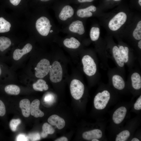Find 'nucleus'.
<instances>
[{
  "instance_id": "412c9836",
  "label": "nucleus",
  "mask_w": 141,
  "mask_h": 141,
  "mask_svg": "<svg viewBox=\"0 0 141 141\" xmlns=\"http://www.w3.org/2000/svg\"><path fill=\"white\" fill-rule=\"evenodd\" d=\"M131 80L133 87L135 89L138 90L141 88V77L137 73H134L132 75Z\"/></svg>"
},
{
  "instance_id": "2eb2a0df",
  "label": "nucleus",
  "mask_w": 141,
  "mask_h": 141,
  "mask_svg": "<svg viewBox=\"0 0 141 141\" xmlns=\"http://www.w3.org/2000/svg\"><path fill=\"white\" fill-rule=\"evenodd\" d=\"M96 10L95 6L91 5L85 8L78 10L76 11V14L77 16L80 18L89 17L92 16L91 12H95Z\"/></svg>"
},
{
  "instance_id": "ea45409f",
  "label": "nucleus",
  "mask_w": 141,
  "mask_h": 141,
  "mask_svg": "<svg viewBox=\"0 0 141 141\" xmlns=\"http://www.w3.org/2000/svg\"><path fill=\"white\" fill-rule=\"evenodd\" d=\"M131 141H139L140 140L138 138H133L132 139Z\"/></svg>"
},
{
  "instance_id": "f03ea898",
  "label": "nucleus",
  "mask_w": 141,
  "mask_h": 141,
  "mask_svg": "<svg viewBox=\"0 0 141 141\" xmlns=\"http://www.w3.org/2000/svg\"><path fill=\"white\" fill-rule=\"evenodd\" d=\"M110 98L109 92L107 90L98 93L95 96L94 104L95 108L98 110L104 109L106 107Z\"/></svg>"
},
{
  "instance_id": "a18cd8bd",
  "label": "nucleus",
  "mask_w": 141,
  "mask_h": 141,
  "mask_svg": "<svg viewBox=\"0 0 141 141\" xmlns=\"http://www.w3.org/2000/svg\"><path fill=\"white\" fill-rule=\"evenodd\" d=\"M114 1H119L121 0H114Z\"/></svg>"
},
{
  "instance_id": "79ce46f5",
  "label": "nucleus",
  "mask_w": 141,
  "mask_h": 141,
  "mask_svg": "<svg viewBox=\"0 0 141 141\" xmlns=\"http://www.w3.org/2000/svg\"><path fill=\"white\" fill-rule=\"evenodd\" d=\"M138 3L139 5L141 6V0H139Z\"/></svg>"
},
{
  "instance_id": "c85d7f7f",
  "label": "nucleus",
  "mask_w": 141,
  "mask_h": 141,
  "mask_svg": "<svg viewBox=\"0 0 141 141\" xmlns=\"http://www.w3.org/2000/svg\"><path fill=\"white\" fill-rule=\"evenodd\" d=\"M133 35L135 39L137 40L141 39V21L138 23L136 27L133 31Z\"/></svg>"
},
{
  "instance_id": "6e6552de",
  "label": "nucleus",
  "mask_w": 141,
  "mask_h": 141,
  "mask_svg": "<svg viewBox=\"0 0 141 141\" xmlns=\"http://www.w3.org/2000/svg\"><path fill=\"white\" fill-rule=\"evenodd\" d=\"M74 11L73 8L68 5L63 7L58 13V18L62 21H65L72 17L74 14Z\"/></svg>"
},
{
  "instance_id": "c9c22d12",
  "label": "nucleus",
  "mask_w": 141,
  "mask_h": 141,
  "mask_svg": "<svg viewBox=\"0 0 141 141\" xmlns=\"http://www.w3.org/2000/svg\"><path fill=\"white\" fill-rule=\"evenodd\" d=\"M68 140V139L65 137H61L55 140V141H67Z\"/></svg>"
},
{
  "instance_id": "f8f14e48",
  "label": "nucleus",
  "mask_w": 141,
  "mask_h": 141,
  "mask_svg": "<svg viewBox=\"0 0 141 141\" xmlns=\"http://www.w3.org/2000/svg\"><path fill=\"white\" fill-rule=\"evenodd\" d=\"M48 121L51 125L56 126L59 129L63 128L65 125L64 119L56 115L51 116L48 118Z\"/></svg>"
},
{
  "instance_id": "a211bd4d",
  "label": "nucleus",
  "mask_w": 141,
  "mask_h": 141,
  "mask_svg": "<svg viewBox=\"0 0 141 141\" xmlns=\"http://www.w3.org/2000/svg\"><path fill=\"white\" fill-rule=\"evenodd\" d=\"M112 81L114 86L119 90H122L125 87V84L123 79L120 76L115 75L112 78Z\"/></svg>"
},
{
  "instance_id": "2f4dec72",
  "label": "nucleus",
  "mask_w": 141,
  "mask_h": 141,
  "mask_svg": "<svg viewBox=\"0 0 141 141\" xmlns=\"http://www.w3.org/2000/svg\"><path fill=\"white\" fill-rule=\"evenodd\" d=\"M5 113L6 109L4 104L2 101L0 100V116H4Z\"/></svg>"
},
{
  "instance_id": "a878e982",
  "label": "nucleus",
  "mask_w": 141,
  "mask_h": 141,
  "mask_svg": "<svg viewBox=\"0 0 141 141\" xmlns=\"http://www.w3.org/2000/svg\"><path fill=\"white\" fill-rule=\"evenodd\" d=\"M100 34L99 28L97 27H92L91 28L90 36L91 40L95 41L97 40L99 37Z\"/></svg>"
},
{
  "instance_id": "473e14b6",
  "label": "nucleus",
  "mask_w": 141,
  "mask_h": 141,
  "mask_svg": "<svg viewBox=\"0 0 141 141\" xmlns=\"http://www.w3.org/2000/svg\"><path fill=\"white\" fill-rule=\"evenodd\" d=\"M134 108L136 110H139L141 109V95L137 99L134 104Z\"/></svg>"
},
{
  "instance_id": "cd10ccee",
  "label": "nucleus",
  "mask_w": 141,
  "mask_h": 141,
  "mask_svg": "<svg viewBox=\"0 0 141 141\" xmlns=\"http://www.w3.org/2000/svg\"><path fill=\"white\" fill-rule=\"evenodd\" d=\"M121 55L122 57L124 62L127 63L128 60L129 49L127 47H124L120 46L119 48Z\"/></svg>"
},
{
  "instance_id": "72a5a7b5",
  "label": "nucleus",
  "mask_w": 141,
  "mask_h": 141,
  "mask_svg": "<svg viewBox=\"0 0 141 141\" xmlns=\"http://www.w3.org/2000/svg\"><path fill=\"white\" fill-rule=\"evenodd\" d=\"M16 141H28V138L25 134H19L17 137L16 139Z\"/></svg>"
},
{
  "instance_id": "9d476101",
  "label": "nucleus",
  "mask_w": 141,
  "mask_h": 141,
  "mask_svg": "<svg viewBox=\"0 0 141 141\" xmlns=\"http://www.w3.org/2000/svg\"><path fill=\"white\" fill-rule=\"evenodd\" d=\"M127 112L126 108L124 107H121L115 110L113 115L112 119L116 124L120 123L124 120Z\"/></svg>"
},
{
  "instance_id": "c756f323",
  "label": "nucleus",
  "mask_w": 141,
  "mask_h": 141,
  "mask_svg": "<svg viewBox=\"0 0 141 141\" xmlns=\"http://www.w3.org/2000/svg\"><path fill=\"white\" fill-rule=\"evenodd\" d=\"M21 120L19 119H13L10 122L9 126L11 130L13 132L15 131L18 126L20 123Z\"/></svg>"
},
{
  "instance_id": "37998d69",
  "label": "nucleus",
  "mask_w": 141,
  "mask_h": 141,
  "mask_svg": "<svg viewBox=\"0 0 141 141\" xmlns=\"http://www.w3.org/2000/svg\"><path fill=\"white\" fill-rule=\"evenodd\" d=\"M40 0L43 2H46V1H49L50 0Z\"/></svg>"
},
{
  "instance_id": "c03bdc74",
  "label": "nucleus",
  "mask_w": 141,
  "mask_h": 141,
  "mask_svg": "<svg viewBox=\"0 0 141 141\" xmlns=\"http://www.w3.org/2000/svg\"><path fill=\"white\" fill-rule=\"evenodd\" d=\"M1 73V70L0 67V76Z\"/></svg>"
},
{
  "instance_id": "393cba45",
  "label": "nucleus",
  "mask_w": 141,
  "mask_h": 141,
  "mask_svg": "<svg viewBox=\"0 0 141 141\" xmlns=\"http://www.w3.org/2000/svg\"><path fill=\"white\" fill-rule=\"evenodd\" d=\"M11 44L10 39L4 36L0 37V50L3 51L9 48Z\"/></svg>"
},
{
  "instance_id": "4c0bfd02",
  "label": "nucleus",
  "mask_w": 141,
  "mask_h": 141,
  "mask_svg": "<svg viewBox=\"0 0 141 141\" xmlns=\"http://www.w3.org/2000/svg\"><path fill=\"white\" fill-rule=\"evenodd\" d=\"M79 3H83L86 2H91L94 0H77Z\"/></svg>"
},
{
  "instance_id": "1a4fd4ad",
  "label": "nucleus",
  "mask_w": 141,
  "mask_h": 141,
  "mask_svg": "<svg viewBox=\"0 0 141 141\" xmlns=\"http://www.w3.org/2000/svg\"><path fill=\"white\" fill-rule=\"evenodd\" d=\"M68 30L70 32L82 35L85 32L83 22L79 20H74L71 22L68 27Z\"/></svg>"
},
{
  "instance_id": "f3484780",
  "label": "nucleus",
  "mask_w": 141,
  "mask_h": 141,
  "mask_svg": "<svg viewBox=\"0 0 141 141\" xmlns=\"http://www.w3.org/2000/svg\"><path fill=\"white\" fill-rule=\"evenodd\" d=\"M63 43L66 47L72 49H77L80 45L79 41L73 37L66 38L64 40Z\"/></svg>"
},
{
  "instance_id": "aec40b11",
  "label": "nucleus",
  "mask_w": 141,
  "mask_h": 141,
  "mask_svg": "<svg viewBox=\"0 0 141 141\" xmlns=\"http://www.w3.org/2000/svg\"><path fill=\"white\" fill-rule=\"evenodd\" d=\"M33 89L36 91H42L47 90L48 89V86L44 80L40 79L33 85Z\"/></svg>"
},
{
  "instance_id": "a19ab883",
  "label": "nucleus",
  "mask_w": 141,
  "mask_h": 141,
  "mask_svg": "<svg viewBox=\"0 0 141 141\" xmlns=\"http://www.w3.org/2000/svg\"><path fill=\"white\" fill-rule=\"evenodd\" d=\"M91 141H99V140H98V139H97L95 138V139H92L91 140Z\"/></svg>"
},
{
  "instance_id": "39448f33",
  "label": "nucleus",
  "mask_w": 141,
  "mask_h": 141,
  "mask_svg": "<svg viewBox=\"0 0 141 141\" xmlns=\"http://www.w3.org/2000/svg\"><path fill=\"white\" fill-rule=\"evenodd\" d=\"M70 90L73 97L76 100H79L81 98L84 94V86L80 80L74 79L71 82Z\"/></svg>"
},
{
  "instance_id": "5701e85b",
  "label": "nucleus",
  "mask_w": 141,
  "mask_h": 141,
  "mask_svg": "<svg viewBox=\"0 0 141 141\" xmlns=\"http://www.w3.org/2000/svg\"><path fill=\"white\" fill-rule=\"evenodd\" d=\"M5 92L11 95H17L20 92V89L17 86L11 84L6 86L4 88Z\"/></svg>"
},
{
  "instance_id": "20e7f679",
  "label": "nucleus",
  "mask_w": 141,
  "mask_h": 141,
  "mask_svg": "<svg viewBox=\"0 0 141 141\" xmlns=\"http://www.w3.org/2000/svg\"><path fill=\"white\" fill-rule=\"evenodd\" d=\"M82 62L83 70L85 74L91 76L95 74L97 70L96 66L93 59L90 56H84L82 59Z\"/></svg>"
},
{
  "instance_id": "ddd939ff",
  "label": "nucleus",
  "mask_w": 141,
  "mask_h": 141,
  "mask_svg": "<svg viewBox=\"0 0 141 141\" xmlns=\"http://www.w3.org/2000/svg\"><path fill=\"white\" fill-rule=\"evenodd\" d=\"M102 131L98 129H95L86 131L82 134L83 138L87 140H91L95 138L99 139L102 137Z\"/></svg>"
},
{
  "instance_id": "e433bc0d",
  "label": "nucleus",
  "mask_w": 141,
  "mask_h": 141,
  "mask_svg": "<svg viewBox=\"0 0 141 141\" xmlns=\"http://www.w3.org/2000/svg\"><path fill=\"white\" fill-rule=\"evenodd\" d=\"M52 96L49 95H47L45 98V101L46 102L51 101L52 99Z\"/></svg>"
},
{
  "instance_id": "4468645a",
  "label": "nucleus",
  "mask_w": 141,
  "mask_h": 141,
  "mask_svg": "<svg viewBox=\"0 0 141 141\" xmlns=\"http://www.w3.org/2000/svg\"><path fill=\"white\" fill-rule=\"evenodd\" d=\"M32 48V46L31 44L30 43H27L22 49H15L13 53V59L15 60H19L23 55L30 52Z\"/></svg>"
},
{
  "instance_id": "58836bf2",
  "label": "nucleus",
  "mask_w": 141,
  "mask_h": 141,
  "mask_svg": "<svg viewBox=\"0 0 141 141\" xmlns=\"http://www.w3.org/2000/svg\"><path fill=\"white\" fill-rule=\"evenodd\" d=\"M138 46L139 48L141 49V40H140L138 42Z\"/></svg>"
},
{
  "instance_id": "f257e3e1",
  "label": "nucleus",
  "mask_w": 141,
  "mask_h": 141,
  "mask_svg": "<svg viewBox=\"0 0 141 141\" xmlns=\"http://www.w3.org/2000/svg\"><path fill=\"white\" fill-rule=\"evenodd\" d=\"M52 26L50 20L44 16L39 18L36 23V27L37 31L43 36H47L50 33H53L54 30L51 29Z\"/></svg>"
},
{
  "instance_id": "4be33fe9",
  "label": "nucleus",
  "mask_w": 141,
  "mask_h": 141,
  "mask_svg": "<svg viewBox=\"0 0 141 141\" xmlns=\"http://www.w3.org/2000/svg\"><path fill=\"white\" fill-rule=\"evenodd\" d=\"M42 131L41 134L42 137L44 138L48 136V134H52L55 130L52 127L47 123H45L42 126Z\"/></svg>"
},
{
  "instance_id": "7ed1b4c3",
  "label": "nucleus",
  "mask_w": 141,
  "mask_h": 141,
  "mask_svg": "<svg viewBox=\"0 0 141 141\" xmlns=\"http://www.w3.org/2000/svg\"><path fill=\"white\" fill-rule=\"evenodd\" d=\"M50 79L53 83L60 82L62 79L63 71L60 63L56 61L50 66L49 70Z\"/></svg>"
},
{
  "instance_id": "423d86ee",
  "label": "nucleus",
  "mask_w": 141,
  "mask_h": 141,
  "mask_svg": "<svg viewBox=\"0 0 141 141\" xmlns=\"http://www.w3.org/2000/svg\"><path fill=\"white\" fill-rule=\"evenodd\" d=\"M127 19L125 13L123 12L119 13L110 20L108 24L109 28L113 31L118 30L125 22Z\"/></svg>"
},
{
  "instance_id": "bb28decb",
  "label": "nucleus",
  "mask_w": 141,
  "mask_h": 141,
  "mask_svg": "<svg viewBox=\"0 0 141 141\" xmlns=\"http://www.w3.org/2000/svg\"><path fill=\"white\" fill-rule=\"evenodd\" d=\"M130 136V133L127 130H125L120 132L117 135L115 141H125Z\"/></svg>"
},
{
  "instance_id": "dca6fc26",
  "label": "nucleus",
  "mask_w": 141,
  "mask_h": 141,
  "mask_svg": "<svg viewBox=\"0 0 141 141\" xmlns=\"http://www.w3.org/2000/svg\"><path fill=\"white\" fill-rule=\"evenodd\" d=\"M20 107L21 109L22 115L25 117H28L30 114L31 104L27 99L21 100L19 103Z\"/></svg>"
},
{
  "instance_id": "7c9ffc66",
  "label": "nucleus",
  "mask_w": 141,
  "mask_h": 141,
  "mask_svg": "<svg viewBox=\"0 0 141 141\" xmlns=\"http://www.w3.org/2000/svg\"><path fill=\"white\" fill-rule=\"evenodd\" d=\"M28 139L32 141H36L40 139L39 134L38 133H31L27 136Z\"/></svg>"
},
{
  "instance_id": "b1692460",
  "label": "nucleus",
  "mask_w": 141,
  "mask_h": 141,
  "mask_svg": "<svg viewBox=\"0 0 141 141\" xmlns=\"http://www.w3.org/2000/svg\"><path fill=\"white\" fill-rule=\"evenodd\" d=\"M11 25L10 23L2 17H0V33L9 31Z\"/></svg>"
},
{
  "instance_id": "6ab92c4d",
  "label": "nucleus",
  "mask_w": 141,
  "mask_h": 141,
  "mask_svg": "<svg viewBox=\"0 0 141 141\" xmlns=\"http://www.w3.org/2000/svg\"><path fill=\"white\" fill-rule=\"evenodd\" d=\"M113 53L114 58L118 65L120 67L124 66V62L119 48L117 46L113 47Z\"/></svg>"
},
{
  "instance_id": "f704fd0d",
  "label": "nucleus",
  "mask_w": 141,
  "mask_h": 141,
  "mask_svg": "<svg viewBox=\"0 0 141 141\" xmlns=\"http://www.w3.org/2000/svg\"><path fill=\"white\" fill-rule=\"evenodd\" d=\"M21 0H10V2L13 5L16 6L20 3Z\"/></svg>"
},
{
  "instance_id": "0eeeda50",
  "label": "nucleus",
  "mask_w": 141,
  "mask_h": 141,
  "mask_svg": "<svg viewBox=\"0 0 141 141\" xmlns=\"http://www.w3.org/2000/svg\"><path fill=\"white\" fill-rule=\"evenodd\" d=\"M50 66V62L48 60L45 58L41 60L35 68L36 77L41 79L44 78L49 73Z\"/></svg>"
},
{
  "instance_id": "9b49d317",
  "label": "nucleus",
  "mask_w": 141,
  "mask_h": 141,
  "mask_svg": "<svg viewBox=\"0 0 141 141\" xmlns=\"http://www.w3.org/2000/svg\"><path fill=\"white\" fill-rule=\"evenodd\" d=\"M40 104L39 100L36 99L34 100L31 104L30 113L35 118L42 117L44 115V113L39 109Z\"/></svg>"
}]
</instances>
